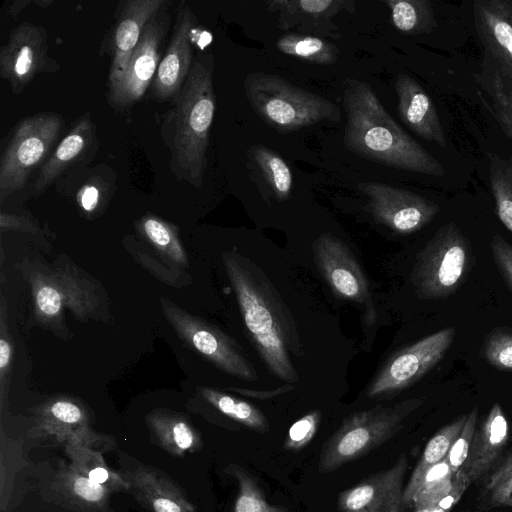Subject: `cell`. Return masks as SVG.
<instances>
[{
    "label": "cell",
    "instance_id": "277c9868",
    "mask_svg": "<svg viewBox=\"0 0 512 512\" xmlns=\"http://www.w3.org/2000/svg\"><path fill=\"white\" fill-rule=\"evenodd\" d=\"M31 289L37 323L62 339L69 333L65 311L81 322L106 321L102 292L94 280L72 266H50L23 260L18 265Z\"/></svg>",
    "mask_w": 512,
    "mask_h": 512
},
{
    "label": "cell",
    "instance_id": "9a60e30c",
    "mask_svg": "<svg viewBox=\"0 0 512 512\" xmlns=\"http://www.w3.org/2000/svg\"><path fill=\"white\" fill-rule=\"evenodd\" d=\"M195 24L194 13L181 1L170 41L151 83V94L157 102H173L181 92L194 63L192 39Z\"/></svg>",
    "mask_w": 512,
    "mask_h": 512
},
{
    "label": "cell",
    "instance_id": "f907efd6",
    "mask_svg": "<svg viewBox=\"0 0 512 512\" xmlns=\"http://www.w3.org/2000/svg\"><path fill=\"white\" fill-rule=\"evenodd\" d=\"M53 1H35L36 4H38L39 6L43 7V8H46L48 7Z\"/></svg>",
    "mask_w": 512,
    "mask_h": 512
},
{
    "label": "cell",
    "instance_id": "f6af8a7d",
    "mask_svg": "<svg viewBox=\"0 0 512 512\" xmlns=\"http://www.w3.org/2000/svg\"><path fill=\"white\" fill-rule=\"evenodd\" d=\"M470 484L471 482L467 475L461 471H458L454 476L450 491L437 503L436 506L451 512L453 507L459 502Z\"/></svg>",
    "mask_w": 512,
    "mask_h": 512
},
{
    "label": "cell",
    "instance_id": "60d3db41",
    "mask_svg": "<svg viewBox=\"0 0 512 512\" xmlns=\"http://www.w3.org/2000/svg\"><path fill=\"white\" fill-rule=\"evenodd\" d=\"M320 419L321 412L313 410L294 422L288 431L284 448L289 451L304 449L315 437Z\"/></svg>",
    "mask_w": 512,
    "mask_h": 512
},
{
    "label": "cell",
    "instance_id": "1f68e13d",
    "mask_svg": "<svg viewBox=\"0 0 512 512\" xmlns=\"http://www.w3.org/2000/svg\"><path fill=\"white\" fill-rule=\"evenodd\" d=\"M197 390L206 402L235 422L258 433L269 430L265 415L251 403L212 387L200 386Z\"/></svg>",
    "mask_w": 512,
    "mask_h": 512
},
{
    "label": "cell",
    "instance_id": "7a4b0ae2",
    "mask_svg": "<svg viewBox=\"0 0 512 512\" xmlns=\"http://www.w3.org/2000/svg\"><path fill=\"white\" fill-rule=\"evenodd\" d=\"M345 147L356 155L388 167L430 176H443L441 162L410 137L363 81L345 82Z\"/></svg>",
    "mask_w": 512,
    "mask_h": 512
},
{
    "label": "cell",
    "instance_id": "7bdbcfd3",
    "mask_svg": "<svg viewBox=\"0 0 512 512\" xmlns=\"http://www.w3.org/2000/svg\"><path fill=\"white\" fill-rule=\"evenodd\" d=\"M490 249L498 271L512 291V245L499 233H494L490 240Z\"/></svg>",
    "mask_w": 512,
    "mask_h": 512
},
{
    "label": "cell",
    "instance_id": "f35d334b",
    "mask_svg": "<svg viewBox=\"0 0 512 512\" xmlns=\"http://www.w3.org/2000/svg\"><path fill=\"white\" fill-rule=\"evenodd\" d=\"M7 302L4 294L1 295L0 304V405L3 409L5 397L8 393L11 368L14 355L13 338L8 327Z\"/></svg>",
    "mask_w": 512,
    "mask_h": 512
},
{
    "label": "cell",
    "instance_id": "603a6c76",
    "mask_svg": "<svg viewBox=\"0 0 512 512\" xmlns=\"http://www.w3.org/2000/svg\"><path fill=\"white\" fill-rule=\"evenodd\" d=\"M36 425L33 437H53L65 443L75 436H83L92 431L90 416L80 401L71 397L51 398L35 409Z\"/></svg>",
    "mask_w": 512,
    "mask_h": 512
},
{
    "label": "cell",
    "instance_id": "3957f363",
    "mask_svg": "<svg viewBox=\"0 0 512 512\" xmlns=\"http://www.w3.org/2000/svg\"><path fill=\"white\" fill-rule=\"evenodd\" d=\"M213 59L197 57L173 107L162 116L161 135L171 152L170 169L180 181L200 188L207 166L215 113Z\"/></svg>",
    "mask_w": 512,
    "mask_h": 512
},
{
    "label": "cell",
    "instance_id": "f546056e",
    "mask_svg": "<svg viewBox=\"0 0 512 512\" xmlns=\"http://www.w3.org/2000/svg\"><path fill=\"white\" fill-rule=\"evenodd\" d=\"M136 226L141 236L165 261L179 269L188 268L187 253L176 225L156 215L146 214L139 219Z\"/></svg>",
    "mask_w": 512,
    "mask_h": 512
},
{
    "label": "cell",
    "instance_id": "c3c4849f",
    "mask_svg": "<svg viewBox=\"0 0 512 512\" xmlns=\"http://www.w3.org/2000/svg\"><path fill=\"white\" fill-rule=\"evenodd\" d=\"M31 1L29 0H18V1H14L11 3L10 7H9V15L13 16V17H17V15L19 14V12L25 7L27 6Z\"/></svg>",
    "mask_w": 512,
    "mask_h": 512
},
{
    "label": "cell",
    "instance_id": "8992f818",
    "mask_svg": "<svg viewBox=\"0 0 512 512\" xmlns=\"http://www.w3.org/2000/svg\"><path fill=\"white\" fill-rule=\"evenodd\" d=\"M422 403L421 398H411L393 406L377 405L349 415L323 444L319 471L333 472L376 449L392 438L407 416Z\"/></svg>",
    "mask_w": 512,
    "mask_h": 512
},
{
    "label": "cell",
    "instance_id": "f1b7e54d",
    "mask_svg": "<svg viewBox=\"0 0 512 512\" xmlns=\"http://www.w3.org/2000/svg\"><path fill=\"white\" fill-rule=\"evenodd\" d=\"M467 417L468 414L460 415L439 429L427 442L407 485L404 487V507L411 506L418 484L426 471L447 457L448 452L461 432Z\"/></svg>",
    "mask_w": 512,
    "mask_h": 512
},
{
    "label": "cell",
    "instance_id": "b9f144b4",
    "mask_svg": "<svg viewBox=\"0 0 512 512\" xmlns=\"http://www.w3.org/2000/svg\"><path fill=\"white\" fill-rule=\"evenodd\" d=\"M478 410L474 408L468 413L467 420L452 444L447 457L445 458L455 475L464 465L470 450L475 429L477 426Z\"/></svg>",
    "mask_w": 512,
    "mask_h": 512
},
{
    "label": "cell",
    "instance_id": "8d00e7d4",
    "mask_svg": "<svg viewBox=\"0 0 512 512\" xmlns=\"http://www.w3.org/2000/svg\"><path fill=\"white\" fill-rule=\"evenodd\" d=\"M489 178L498 218L512 234V170L504 160L493 155Z\"/></svg>",
    "mask_w": 512,
    "mask_h": 512
},
{
    "label": "cell",
    "instance_id": "bcb514c9",
    "mask_svg": "<svg viewBox=\"0 0 512 512\" xmlns=\"http://www.w3.org/2000/svg\"><path fill=\"white\" fill-rule=\"evenodd\" d=\"M0 228L4 230L22 231L33 233L38 230L33 220L10 213L2 212L0 215Z\"/></svg>",
    "mask_w": 512,
    "mask_h": 512
},
{
    "label": "cell",
    "instance_id": "2e32d148",
    "mask_svg": "<svg viewBox=\"0 0 512 512\" xmlns=\"http://www.w3.org/2000/svg\"><path fill=\"white\" fill-rule=\"evenodd\" d=\"M408 458L402 453L388 469L377 472L338 496V512H402Z\"/></svg>",
    "mask_w": 512,
    "mask_h": 512
},
{
    "label": "cell",
    "instance_id": "d4e9b609",
    "mask_svg": "<svg viewBox=\"0 0 512 512\" xmlns=\"http://www.w3.org/2000/svg\"><path fill=\"white\" fill-rule=\"evenodd\" d=\"M49 496L72 512H113L109 492L82 476L71 466L61 465L49 484Z\"/></svg>",
    "mask_w": 512,
    "mask_h": 512
},
{
    "label": "cell",
    "instance_id": "5b68a950",
    "mask_svg": "<svg viewBox=\"0 0 512 512\" xmlns=\"http://www.w3.org/2000/svg\"><path fill=\"white\" fill-rule=\"evenodd\" d=\"M244 88L256 115L279 132L300 130L322 121L338 122L341 118L333 102L275 74L250 73Z\"/></svg>",
    "mask_w": 512,
    "mask_h": 512
},
{
    "label": "cell",
    "instance_id": "836d02e7",
    "mask_svg": "<svg viewBox=\"0 0 512 512\" xmlns=\"http://www.w3.org/2000/svg\"><path fill=\"white\" fill-rule=\"evenodd\" d=\"M276 47L283 54L320 65L335 63L339 54L338 47L329 41L300 33L282 35Z\"/></svg>",
    "mask_w": 512,
    "mask_h": 512
},
{
    "label": "cell",
    "instance_id": "7dc6e473",
    "mask_svg": "<svg viewBox=\"0 0 512 512\" xmlns=\"http://www.w3.org/2000/svg\"><path fill=\"white\" fill-rule=\"evenodd\" d=\"M227 389L230 391L236 392L240 395L246 396V397L265 400V399H270V398L276 397L278 395L287 393L291 390H294L295 386L292 384H286L284 386H281V387H278L275 389L261 390V391L247 389V388H239V387H229Z\"/></svg>",
    "mask_w": 512,
    "mask_h": 512
},
{
    "label": "cell",
    "instance_id": "83f0119b",
    "mask_svg": "<svg viewBox=\"0 0 512 512\" xmlns=\"http://www.w3.org/2000/svg\"><path fill=\"white\" fill-rule=\"evenodd\" d=\"M247 155L249 169L259 188L278 201L286 200L293 187V174L286 161L262 144L252 146Z\"/></svg>",
    "mask_w": 512,
    "mask_h": 512
},
{
    "label": "cell",
    "instance_id": "44dd1931",
    "mask_svg": "<svg viewBox=\"0 0 512 512\" xmlns=\"http://www.w3.org/2000/svg\"><path fill=\"white\" fill-rule=\"evenodd\" d=\"M398 114L402 122L419 137L446 147V138L435 105L413 78L399 74L395 81Z\"/></svg>",
    "mask_w": 512,
    "mask_h": 512
},
{
    "label": "cell",
    "instance_id": "484cf974",
    "mask_svg": "<svg viewBox=\"0 0 512 512\" xmlns=\"http://www.w3.org/2000/svg\"><path fill=\"white\" fill-rule=\"evenodd\" d=\"M151 442L173 457L183 458L203 447L201 433L186 415L167 409H154L145 417Z\"/></svg>",
    "mask_w": 512,
    "mask_h": 512
},
{
    "label": "cell",
    "instance_id": "ee69618b",
    "mask_svg": "<svg viewBox=\"0 0 512 512\" xmlns=\"http://www.w3.org/2000/svg\"><path fill=\"white\" fill-rule=\"evenodd\" d=\"M79 207L87 214L94 213L104 200L101 188L96 182L84 184L76 194Z\"/></svg>",
    "mask_w": 512,
    "mask_h": 512
},
{
    "label": "cell",
    "instance_id": "cb8c5ba5",
    "mask_svg": "<svg viewBox=\"0 0 512 512\" xmlns=\"http://www.w3.org/2000/svg\"><path fill=\"white\" fill-rule=\"evenodd\" d=\"M107 437L93 430L83 436H75L64 443L69 465L90 481L106 488L109 492H129L130 485L121 475L111 469L97 449Z\"/></svg>",
    "mask_w": 512,
    "mask_h": 512
},
{
    "label": "cell",
    "instance_id": "4fadbf2b",
    "mask_svg": "<svg viewBox=\"0 0 512 512\" xmlns=\"http://www.w3.org/2000/svg\"><path fill=\"white\" fill-rule=\"evenodd\" d=\"M57 63L48 56V34L44 27L23 22L14 28L0 50V76L13 94L21 93L43 71H54Z\"/></svg>",
    "mask_w": 512,
    "mask_h": 512
},
{
    "label": "cell",
    "instance_id": "d590c367",
    "mask_svg": "<svg viewBox=\"0 0 512 512\" xmlns=\"http://www.w3.org/2000/svg\"><path fill=\"white\" fill-rule=\"evenodd\" d=\"M454 476L446 459L429 468L418 484L410 507L436 506L450 491Z\"/></svg>",
    "mask_w": 512,
    "mask_h": 512
},
{
    "label": "cell",
    "instance_id": "7c38bea8",
    "mask_svg": "<svg viewBox=\"0 0 512 512\" xmlns=\"http://www.w3.org/2000/svg\"><path fill=\"white\" fill-rule=\"evenodd\" d=\"M357 187L368 197L366 209L373 218L400 234L422 229L440 209L436 203L417 193L385 183L360 182Z\"/></svg>",
    "mask_w": 512,
    "mask_h": 512
},
{
    "label": "cell",
    "instance_id": "ba28073f",
    "mask_svg": "<svg viewBox=\"0 0 512 512\" xmlns=\"http://www.w3.org/2000/svg\"><path fill=\"white\" fill-rule=\"evenodd\" d=\"M63 122L58 114L38 113L18 123L0 159L1 204L25 186L57 141Z\"/></svg>",
    "mask_w": 512,
    "mask_h": 512
},
{
    "label": "cell",
    "instance_id": "e0dca14e",
    "mask_svg": "<svg viewBox=\"0 0 512 512\" xmlns=\"http://www.w3.org/2000/svg\"><path fill=\"white\" fill-rule=\"evenodd\" d=\"M265 4L278 14L280 29L333 39H340L341 34L332 17L343 10L351 13L356 10L352 0H267Z\"/></svg>",
    "mask_w": 512,
    "mask_h": 512
},
{
    "label": "cell",
    "instance_id": "e575fe53",
    "mask_svg": "<svg viewBox=\"0 0 512 512\" xmlns=\"http://www.w3.org/2000/svg\"><path fill=\"white\" fill-rule=\"evenodd\" d=\"M224 471L238 483L234 512H288L283 506L267 502L256 479L243 467L230 464Z\"/></svg>",
    "mask_w": 512,
    "mask_h": 512
},
{
    "label": "cell",
    "instance_id": "4316f807",
    "mask_svg": "<svg viewBox=\"0 0 512 512\" xmlns=\"http://www.w3.org/2000/svg\"><path fill=\"white\" fill-rule=\"evenodd\" d=\"M94 136L89 114L81 117L60 141L54 153L48 158L35 181L34 192L42 193L52 182L88 150Z\"/></svg>",
    "mask_w": 512,
    "mask_h": 512
},
{
    "label": "cell",
    "instance_id": "74e56055",
    "mask_svg": "<svg viewBox=\"0 0 512 512\" xmlns=\"http://www.w3.org/2000/svg\"><path fill=\"white\" fill-rule=\"evenodd\" d=\"M481 357L498 370L512 371V330L493 329L482 344Z\"/></svg>",
    "mask_w": 512,
    "mask_h": 512
},
{
    "label": "cell",
    "instance_id": "681fc988",
    "mask_svg": "<svg viewBox=\"0 0 512 512\" xmlns=\"http://www.w3.org/2000/svg\"><path fill=\"white\" fill-rule=\"evenodd\" d=\"M414 512H449L440 507L433 506L427 508L414 509Z\"/></svg>",
    "mask_w": 512,
    "mask_h": 512
},
{
    "label": "cell",
    "instance_id": "d6986e66",
    "mask_svg": "<svg viewBox=\"0 0 512 512\" xmlns=\"http://www.w3.org/2000/svg\"><path fill=\"white\" fill-rule=\"evenodd\" d=\"M166 4L165 0H128L122 3L112 37L109 85L122 76L148 21Z\"/></svg>",
    "mask_w": 512,
    "mask_h": 512
},
{
    "label": "cell",
    "instance_id": "6da1fadb",
    "mask_svg": "<svg viewBox=\"0 0 512 512\" xmlns=\"http://www.w3.org/2000/svg\"><path fill=\"white\" fill-rule=\"evenodd\" d=\"M252 342L268 370L288 384L299 380L291 355H303L301 341L288 309L262 270L235 253L222 255Z\"/></svg>",
    "mask_w": 512,
    "mask_h": 512
},
{
    "label": "cell",
    "instance_id": "30bf717a",
    "mask_svg": "<svg viewBox=\"0 0 512 512\" xmlns=\"http://www.w3.org/2000/svg\"><path fill=\"white\" fill-rule=\"evenodd\" d=\"M455 334L454 327H446L397 351L374 376L367 396L387 398L416 383L445 357Z\"/></svg>",
    "mask_w": 512,
    "mask_h": 512
},
{
    "label": "cell",
    "instance_id": "9c48e42d",
    "mask_svg": "<svg viewBox=\"0 0 512 512\" xmlns=\"http://www.w3.org/2000/svg\"><path fill=\"white\" fill-rule=\"evenodd\" d=\"M160 302L166 320L186 346L229 375L246 381L257 379L254 366L234 339L171 300L161 298Z\"/></svg>",
    "mask_w": 512,
    "mask_h": 512
},
{
    "label": "cell",
    "instance_id": "52a82bcc",
    "mask_svg": "<svg viewBox=\"0 0 512 512\" xmlns=\"http://www.w3.org/2000/svg\"><path fill=\"white\" fill-rule=\"evenodd\" d=\"M474 265L467 237L456 224H444L416 255L410 277L416 296L423 300L451 296L464 284Z\"/></svg>",
    "mask_w": 512,
    "mask_h": 512
},
{
    "label": "cell",
    "instance_id": "4dcf8cb0",
    "mask_svg": "<svg viewBox=\"0 0 512 512\" xmlns=\"http://www.w3.org/2000/svg\"><path fill=\"white\" fill-rule=\"evenodd\" d=\"M481 79L487 94V100L482 101L512 141V77L495 62L485 69Z\"/></svg>",
    "mask_w": 512,
    "mask_h": 512
},
{
    "label": "cell",
    "instance_id": "ffe728a7",
    "mask_svg": "<svg viewBox=\"0 0 512 512\" xmlns=\"http://www.w3.org/2000/svg\"><path fill=\"white\" fill-rule=\"evenodd\" d=\"M473 15L486 51L512 77V1L477 0Z\"/></svg>",
    "mask_w": 512,
    "mask_h": 512
},
{
    "label": "cell",
    "instance_id": "ab89813d",
    "mask_svg": "<svg viewBox=\"0 0 512 512\" xmlns=\"http://www.w3.org/2000/svg\"><path fill=\"white\" fill-rule=\"evenodd\" d=\"M485 495L491 507H512V454L489 476Z\"/></svg>",
    "mask_w": 512,
    "mask_h": 512
},
{
    "label": "cell",
    "instance_id": "5bb4252c",
    "mask_svg": "<svg viewBox=\"0 0 512 512\" xmlns=\"http://www.w3.org/2000/svg\"><path fill=\"white\" fill-rule=\"evenodd\" d=\"M315 263L323 278L339 297L362 305L372 320L375 311L368 281L350 248L339 238L321 234L312 245Z\"/></svg>",
    "mask_w": 512,
    "mask_h": 512
},
{
    "label": "cell",
    "instance_id": "d6a6232c",
    "mask_svg": "<svg viewBox=\"0 0 512 512\" xmlns=\"http://www.w3.org/2000/svg\"><path fill=\"white\" fill-rule=\"evenodd\" d=\"M391 11L394 27L405 35L429 33L436 28L433 6L429 0H384Z\"/></svg>",
    "mask_w": 512,
    "mask_h": 512
},
{
    "label": "cell",
    "instance_id": "7402d4cb",
    "mask_svg": "<svg viewBox=\"0 0 512 512\" xmlns=\"http://www.w3.org/2000/svg\"><path fill=\"white\" fill-rule=\"evenodd\" d=\"M510 436L508 420L495 402L479 426H476L468 457L459 471L470 482L484 476L495 464Z\"/></svg>",
    "mask_w": 512,
    "mask_h": 512
},
{
    "label": "cell",
    "instance_id": "8fae6325",
    "mask_svg": "<svg viewBox=\"0 0 512 512\" xmlns=\"http://www.w3.org/2000/svg\"><path fill=\"white\" fill-rule=\"evenodd\" d=\"M169 24L170 15L165 8L148 21L126 70L115 83L109 85L108 99L112 107H131L151 86L162 58V44Z\"/></svg>",
    "mask_w": 512,
    "mask_h": 512
},
{
    "label": "cell",
    "instance_id": "ac0fdd59",
    "mask_svg": "<svg viewBox=\"0 0 512 512\" xmlns=\"http://www.w3.org/2000/svg\"><path fill=\"white\" fill-rule=\"evenodd\" d=\"M121 475L136 501L150 512H196L182 487L156 467L139 464Z\"/></svg>",
    "mask_w": 512,
    "mask_h": 512
}]
</instances>
